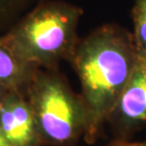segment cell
I'll return each instance as SVG.
<instances>
[{"mask_svg":"<svg viewBox=\"0 0 146 146\" xmlns=\"http://www.w3.org/2000/svg\"><path fill=\"white\" fill-rule=\"evenodd\" d=\"M138 58L133 34L119 26H103L79 40L69 63L80 81L81 96L88 111L87 143L99 138Z\"/></svg>","mask_w":146,"mask_h":146,"instance_id":"1","label":"cell"},{"mask_svg":"<svg viewBox=\"0 0 146 146\" xmlns=\"http://www.w3.org/2000/svg\"><path fill=\"white\" fill-rule=\"evenodd\" d=\"M83 11L63 1H41L2 37L23 62L38 68L58 69L70 62L79 42Z\"/></svg>","mask_w":146,"mask_h":146,"instance_id":"2","label":"cell"},{"mask_svg":"<svg viewBox=\"0 0 146 146\" xmlns=\"http://www.w3.org/2000/svg\"><path fill=\"white\" fill-rule=\"evenodd\" d=\"M44 146H72L89 130V115L81 94L58 69L37 68L25 90Z\"/></svg>","mask_w":146,"mask_h":146,"instance_id":"3","label":"cell"},{"mask_svg":"<svg viewBox=\"0 0 146 146\" xmlns=\"http://www.w3.org/2000/svg\"><path fill=\"white\" fill-rule=\"evenodd\" d=\"M107 122L118 139H127L128 136L146 123V57L139 55Z\"/></svg>","mask_w":146,"mask_h":146,"instance_id":"4","label":"cell"},{"mask_svg":"<svg viewBox=\"0 0 146 146\" xmlns=\"http://www.w3.org/2000/svg\"><path fill=\"white\" fill-rule=\"evenodd\" d=\"M0 127L11 146H44L24 91L11 90L0 108Z\"/></svg>","mask_w":146,"mask_h":146,"instance_id":"5","label":"cell"},{"mask_svg":"<svg viewBox=\"0 0 146 146\" xmlns=\"http://www.w3.org/2000/svg\"><path fill=\"white\" fill-rule=\"evenodd\" d=\"M38 68L20 60L0 35V84L10 90L24 91Z\"/></svg>","mask_w":146,"mask_h":146,"instance_id":"6","label":"cell"},{"mask_svg":"<svg viewBox=\"0 0 146 146\" xmlns=\"http://www.w3.org/2000/svg\"><path fill=\"white\" fill-rule=\"evenodd\" d=\"M43 0H0V35L7 33Z\"/></svg>","mask_w":146,"mask_h":146,"instance_id":"7","label":"cell"},{"mask_svg":"<svg viewBox=\"0 0 146 146\" xmlns=\"http://www.w3.org/2000/svg\"><path fill=\"white\" fill-rule=\"evenodd\" d=\"M133 37L139 55L146 57V0H134Z\"/></svg>","mask_w":146,"mask_h":146,"instance_id":"8","label":"cell"},{"mask_svg":"<svg viewBox=\"0 0 146 146\" xmlns=\"http://www.w3.org/2000/svg\"><path fill=\"white\" fill-rule=\"evenodd\" d=\"M107 146H146V141H130L127 139H117Z\"/></svg>","mask_w":146,"mask_h":146,"instance_id":"9","label":"cell"},{"mask_svg":"<svg viewBox=\"0 0 146 146\" xmlns=\"http://www.w3.org/2000/svg\"><path fill=\"white\" fill-rule=\"evenodd\" d=\"M11 90L7 88V87L3 86L0 84V108L2 107V104L4 103L6 97H7V95L9 94V92H10Z\"/></svg>","mask_w":146,"mask_h":146,"instance_id":"10","label":"cell"},{"mask_svg":"<svg viewBox=\"0 0 146 146\" xmlns=\"http://www.w3.org/2000/svg\"><path fill=\"white\" fill-rule=\"evenodd\" d=\"M0 146H11L10 143H9L7 139L5 138L4 134H3V132H2L1 127H0Z\"/></svg>","mask_w":146,"mask_h":146,"instance_id":"11","label":"cell"}]
</instances>
